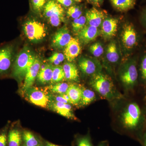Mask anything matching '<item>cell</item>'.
<instances>
[{"instance_id": "1", "label": "cell", "mask_w": 146, "mask_h": 146, "mask_svg": "<svg viewBox=\"0 0 146 146\" xmlns=\"http://www.w3.org/2000/svg\"><path fill=\"white\" fill-rule=\"evenodd\" d=\"M90 84L95 91L106 99L112 100L121 98L111 78L101 72L92 76Z\"/></svg>"}, {"instance_id": "2", "label": "cell", "mask_w": 146, "mask_h": 146, "mask_svg": "<svg viewBox=\"0 0 146 146\" xmlns=\"http://www.w3.org/2000/svg\"><path fill=\"white\" fill-rule=\"evenodd\" d=\"M36 57L29 48L27 47L24 48L14 60L11 76L19 82L22 81Z\"/></svg>"}, {"instance_id": "3", "label": "cell", "mask_w": 146, "mask_h": 146, "mask_svg": "<svg viewBox=\"0 0 146 146\" xmlns=\"http://www.w3.org/2000/svg\"><path fill=\"white\" fill-rule=\"evenodd\" d=\"M121 121L126 130L137 132L141 129L143 115L141 108L135 102L129 103L121 115Z\"/></svg>"}, {"instance_id": "4", "label": "cell", "mask_w": 146, "mask_h": 146, "mask_svg": "<svg viewBox=\"0 0 146 146\" xmlns=\"http://www.w3.org/2000/svg\"><path fill=\"white\" fill-rule=\"evenodd\" d=\"M120 80L127 90H131L138 82V71L136 60L130 59L123 64L119 71Z\"/></svg>"}, {"instance_id": "5", "label": "cell", "mask_w": 146, "mask_h": 146, "mask_svg": "<svg viewBox=\"0 0 146 146\" xmlns=\"http://www.w3.org/2000/svg\"><path fill=\"white\" fill-rule=\"evenodd\" d=\"M44 15L52 26L58 27L65 21V11L55 0H49L44 9Z\"/></svg>"}, {"instance_id": "6", "label": "cell", "mask_w": 146, "mask_h": 146, "mask_svg": "<svg viewBox=\"0 0 146 146\" xmlns=\"http://www.w3.org/2000/svg\"><path fill=\"white\" fill-rule=\"evenodd\" d=\"M23 30L28 39L32 42H39L46 35V29L44 25L35 20L27 21L24 24Z\"/></svg>"}, {"instance_id": "7", "label": "cell", "mask_w": 146, "mask_h": 146, "mask_svg": "<svg viewBox=\"0 0 146 146\" xmlns=\"http://www.w3.org/2000/svg\"><path fill=\"white\" fill-rule=\"evenodd\" d=\"M14 48L10 44L0 47V77L8 74L12 66Z\"/></svg>"}, {"instance_id": "8", "label": "cell", "mask_w": 146, "mask_h": 146, "mask_svg": "<svg viewBox=\"0 0 146 146\" xmlns=\"http://www.w3.org/2000/svg\"><path fill=\"white\" fill-rule=\"evenodd\" d=\"M121 37L124 46L128 50H133L138 45V33L131 23H127L124 25L122 32Z\"/></svg>"}, {"instance_id": "9", "label": "cell", "mask_w": 146, "mask_h": 146, "mask_svg": "<svg viewBox=\"0 0 146 146\" xmlns=\"http://www.w3.org/2000/svg\"><path fill=\"white\" fill-rule=\"evenodd\" d=\"M25 93L27 98L33 104L42 108L48 106L49 97L41 89L32 86Z\"/></svg>"}, {"instance_id": "10", "label": "cell", "mask_w": 146, "mask_h": 146, "mask_svg": "<svg viewBox=\"0 0 146 146\" xmlns=\"http://www.w3.org/2000/svg\"><path fill=\"white\" fill-rule=\"evenodd\" d=\"M72 38L66 27H63L56 32L52 40V46L54 48H65Z\"/></svg>"}, {"instance_id": "11", "label": "cell", "mask_w": 146, "mask_h": 146, "mask_svg": "<svg viewBox=\"0 0 146 146\" xmlns=\"http://www.w3.org/2000/svg\"><path fill=\"white\" fill-rule=\"evenodd\" d=\"M48 106L52 110L67 119L73 120L78 119L70 104L63 103L54 100L50 101V100Z\"/></svg>"}, {"instance_id": "12", "label": "cell", "mask_w": 146, "mask_h": 146, "mask_svg": "<svg viewBox=\"0 0 146 146\" xmlns=\"http://www.w3.org/2000/svg\"><path fill=\"white\" fill-rule=\"evenodd\" d=\"M41 60L39 58L36 57L33 64L29 69L25 76L23 86V91L24 92L33 85L41 68Z\"/></svg>"}, {"instance_id": "13", "label": "cell", "mask_w": 146, "mask_h": 146, "mask_svg": "<svg viewBox=\"0 0 146 146\" xmlns=\"http://www.w3.org/2000/svg\"><path fill=\"white\" fill-rule=\"evenodd\" d=\"M80 69L86 75L93 76L101 71L100 65L96 61L86 57H81L78 61Z\"/></svg>"}, {"instance_id": "14", "label": "cell", "mask_w": 146, "mask_h": 146, "mask_svg": "<svg viewBox=\"0 0 146 146\" xmlns=\"http://www.w3.org/2000/svg\"><path fill=\"white\" fill-rule=\"evenodd\" d=\"M118 21L114 18H105L101 25V33L106 39L115 36L117 31Z\"/></svg>"}, {"instance_id": "15", "label": "cell", "mask_w": 146, "mask_h": 146, "mask_svg": "<svg viewBox=\"0 0 146 146\" xmlns=\"http://www.w3.org/2000/svg\"><path fill=\"white\" fill-rule=\"evenodd\" d=\"M105 16L104 11L93 7L86 12V25L98 28L105 19Z\"/></svg>"}, {"instance_id": "16", "label": "cell", "mask_w": 146, "mask_h": 146, "mask_svg": "<svg viewBox=\"0 0 146 146\" xmlns=\"http://www.w3.org/2000/svg\"><path fill=\"white\" fill-rule=\"evenodd\" d=\"M98 28L86 25L78 34V39L83 44L94 41L100 34Z\"/></svg>"}, {"instance_id": "17", "label": "cell", "mask_w": 146, "mask_h": 146, "mask_svg": "<svg viewBox=\"0 0 146 146\" xmlns=\"http://www.w3.org/2000/svg\"><path fill=\"white\" fill-rule=\"evenodd\" d=\"M81 51V48L78 39L72 38L65 48L64 54L69 62H71L77 57Z\"/></svg>"}, {"instance_id": "18", "label": "cell", "mask_w": 146, "mask_h": 146, "mask_svg": "<svg viewBox=\"0 0 146 146\" xmlns=\"http://www.w3.org/2000/svg\"><path fill=\"white\" fill-rule=\"evenodd\" d=\"M62 67L65 74V79L76 82L79 81L78 70L74 63L67 62L64 63Z\"/></svg>"}, {"instance_id": "19", "label": "cell", "mask_w": 146, "mask_h": 146, "mask_svg": "<svg viewBox=\"0 0 146 146\" xmlns=\"http://www.w3.org/2000/svg\"><path fill=\"white\" fill-rule=\"evenodd\" d=\"M8 146H21L22 134L15 125L9 126L7 135Z\"/></svg>"}, {"instance_id": "20", "label": "cell", "mask_w": 146, "mask_h": 146, "mask_svg": "<svg viewBox=\"0 0 146 146\" xmlns=\"http://www.w3.org/2000/svg\"><path fill=\"white\" fill-rule=\"evenodd\" d=\"M54 66L49 64L45 65L40 68L36 79L39 83L46 84L51 82L52 78Z\"/></svg>"}, {"instance_id": "21", "label": "cell", "mask_w": 146, "mask_h": 146, "mask_svg": "<svg viewBox=\"0 0 146 146\" xmlns=\"http://www.w3.org/2000/svg\"><path fill=\"white\" fill-rule=\"evenodd\" d=\"M81 87L74 84H70L66 94L70 100L72 104L78 105L81 100Z\"/></svg>"}, {"instance_id": "22", "label": "cell", "mask_w": 146, "mask_h": 146, "mask_svg": "<svg viewBox=\"0 0 146 146\" xmlns=\"http://www.w3.org/2000/svg\"><path fill=\"white\" fill-rule=\"evenodd\" d=\"M112 5L117 10L127 11L134 8L136 0H110Z\"/></svg>"}, {"instance_id": "23", "label": "cell", "mask_w": 146, "mask_h": 146, "mask_svg": "<svg viewBox=\"0 0 146 146\" xmlns=\"http://www.w3.org/2000/svg\"><path fill=\"white\" fill-rule=\"evenodd\" d=\"M106 57L110 63H117L119 59V55L117 44L115 41H112L108 45L106 49Z\"/></svg>"}, {"instance_id": "24", "label": "cell", "mask_w": 146, "mask_h": 146, "mask_svg": "<svg viewBox=\"0 0 146 146\" xmlns=\"http://www.w3.org/2000/svg\"><path fill=\"white\" fill-rule=\"evenodd\" d=\"M81 100L80 105L81 106H86L94 102L96 99L95 92L91 89L82 87Z\"/></svg>"}, {"instance_id": "25", "label": "cell", "mask_w": 146, "mask_h": 146, "mask_svg": "<svg viewBox=\"0 0 146 146\" xmlns=\"http://www.w3.org/2000/svg\"><path fill=\"white\" fill-rule=\"evenodd\" d=\"M65 79V74L62 66L57 65L54 67L51 82L52 84L58 83Z\"/></svg>"}, {"instance_id": "26", "label": "cell", "mask_w": 146, "mask_h": 146, "mask_svg": "<svg viewBox=\"0 0 146 146\" xmlns=\"http://www.w3.org/2000/svg\"><path fill=\"white\" fill-rule=\"evenodd\" d=\"M23 138L25 146H38L39 145V141L33 133L28 131H24Z\"/></svg>"}, {"instance_id": "27", "label": "cell", "mask_w": 146, "mask_h": 146, "mask_svg": "<svg viewBox=\"0 0 146 146\" xmlns=\"http://www.w3.org/2000/svg\"><path fill=\"white\" fill-rule=\"evenodd\" d=\"M69 85L66 82H58L53 85H50L48 87V89L52 92L58 94H66Z\"/></svg>"}, {"instance_id": "28", "label": "cell", "mask_w": 146, "mask_h": 146, "mask_svg": "<svg viewBox=\"0 0 146 146\" xmlns=\"http://www.w3.org/2000/svg\"><path fill=\"white\" fill-rule=\"evenodd\" d=\"M86 16H81L79 18L74 19L72 23L73 31L78 33L86 25Z\"/></svg>"}, {"instance_id": "29", "label": "cell", "mask_w": 146, "mask_h": 146, "mask_svg": "<svg viewBox=\"0 0 146 146\" xmlns=\"http://www.w3.org/2000/svg\"><path fill=\"white\" fill-rule=\"evenodd\" d=\"M90 52L96 57L101 56L104 52V49L102 45L99 42L94 43L89 48Z\"/></svg>"}, {"instance_id": "30", "label": "cell", "mask_w": 146, "mask_h": 146, "mask_svg": "<svg viewBox=\"0 0 146 146\" xmlns=\"http://www.w3.org/2000/svg\"><path fill=\"white\" fill-rule=\"evenodd\" d=\"M82 11L78 6L72 5L68 8L67 13L68 16L74 19L79 18L82 16Z\"/></svg>"}, {"instance_id": "31", "label": "cell", "mask_w": 146, "mask_h": 146, "mask_svg": "<svg viewBox=\"0 0 146 146\" xmlns=\"http://www.w3.org/2000/svg\"><path fill=\"white\" fill-rule=\"evenodd\" d=\"M9 127V123L7 124L0 129V146H8V139L7 135Z\"/></svg>"}, {"instance_id": "32", "label": "cell", "mask_w": 146, "mask_h": 146, "mask_svg": "<svg viewBox=\"0 0 146 146\" xmlns=\"http://www.w3.org/2000/svg\"><path fill=\"white\" fill-rule=\"evenodd\" d=\"M76 146H94L89 134L80 136L76 140Z\"/></svg>"}, {"instance_id": "33", "label": "cell", "mask_w": 146, "mask_h": 146, "mask_svg": "<svg viewBox=\"0 0 146 146\" xmlns=\"http://www.w3.org/2000/svg\"><path fill=\"white\" fill-rule=\"evenodd\" d=\"M65 55L61 53L55 52L48 58L50 63L57 66L63 62L65 59Z\"/></svg>"}, {"instance_id": "34", "label": "cell", "mask_w": 146, "mask_h": 146, "mask_svg": "<svg viewBox=\"0 0 146 146\" xmlns=\"http://www.w3.org/2000/svg\"><path fill=\"white\" fill-rule=\"evenodd\" d=\"M32 6L35 11L39 12L44 9L46 0H31Z\"/></svg>"}, {"instance_id": "35", "label": "cell", "mask_w": 146, "mask_h": 146, "mask_svg": "<svg viewBox=\"0 0 146 146\" xmlns=\"http://www.w3.org/2000/svg\"><path fill=\"white\" fill-rule=\"evenodd\" d=\"M140 73L142 81L146 84V53L141 59L140 64Z\"/></svg>"}, {"instance_id": "36", "label": "cell", "mask_w": 146, "mask_h": 146, "mask_svg": "<svg viewBox=\"0 0 146 146\" xmlns=\"http://www.w3.org/2000/svg\"><path fill=\"white\" fill-rule=\"evenodd\" d=\"M56 1L60 5L66 7H70L74 4L73 0H56Z\"/></svg>"}, {"instance_id": "37", "label": "cell", "mask_w": 146, "mask_h": 146, "mask_svg": "<svg viewBox=\"0 0 146 146\" xmlns=\"http://www.w3.org/2000/svg\"><path fill=\"white\" fill-rule=\"evenodd\" d=\"M52 98L55 101L63 103L69 104L68 102L64 98L61 94H58L52 97Z\"/></svg>"}, {"instance_id": "38", "label": "cell", "mask_w": 146, "mask_h": 146, "mask_svg": "<svg viewBox=\"0 0 146 146\" xmlns=\"http://www.w3.org/2000/svg\"><path fill=\"white\" fill-rule=\"evenodd\" d=\"M141 21L144 25L146 27V8L144 9L141 15Z\"/></svg>"}, {"instance_id": "39", "label": "cell", "mask_w": 146, "mask_h": 146, "mask_svg": "<svg viewBox=\"0 0 146 146\" xmlns=\"http://www.w3.org/2000/svg\"><path fill=\"white\" fill-rule=\"evenodd\" d=\"M143 146H146V129L144 131L141 140Z\"/></svg>"}, {"instance_id": "40", "label": "cell", "mask_w": 146, "mask_h": 146, "mask_svg": "<svg viewBox=\"0 0 146 146\" xmlns=\"http://www.w3.org/2000/svg\"><path fill=\"white\" fill-rule=\"evenodd\" d=\"M88 2L94 5L97 7H99L100 6V3L99 0H86Z\"/></svg>"}, {"instance_id": "41", "label": "cell", "mask_w": 146, "mask_h": 146, "mask_svg": "<svg viewBox=\"0 0 146 146\" xmlns=\"http://www.w3.org/2000/svg\"><path fill=\"white\" fill-rule=\"evenodd\" d=\"M97 146H108V143L107 141H102Z\"/></svg>"}, {"instance_id": "42", "label": "cell", "mask_w": 146, "mask_h": 146, "mask_svg": "<svg viewBox=\"0 0 146 146\" xmlns=\"http://www.w3.org/2000/svg\"><path fill=\"white\" fill-rule=\"evenodd\" d=\"M46 146H60L57 145H55L54 144H53L52 143H50L49 142H46Z\"/></svg>"}, {"instance_id": "43", "label": "cell", "mask_w": 146, "mask_h": 146, "mask_svg": "<svg viewBox=\"0 0 146 146\" xmlns=\"http://www.w3.org/2000/svg\"><path fill=\"white\" fill-rule=\"evenodd\" d=\"M74 1L76 2H81L82 0H74Z\"/></svg>"}, {"instance_id": "44", "label": "cell", "mask_w": 146, "mask_h": 146, "mask_svg": "<svg viewBox=\"0 0 146 146\" xmlns=\"http://www.w3.org/2000/svg\"><path fill=\"white\" fill-rule=\"evenodd\" d=\"M99 1L100 3L102 2V0H99Z\"/></svg>"}, {"instance_id": "45", "label": "cell", "mask_w": 146, "mask_h": 146, "mask_svg": "<svg viewBox=\"0 0 146 146\" xmlns=\"http://www.w3.org/2000/svg\"><path fill=\"white\" fill-rule=\"evenodd\" d=\"M38 146H42V145H38Z\"/></svg>"}]
</instances>
